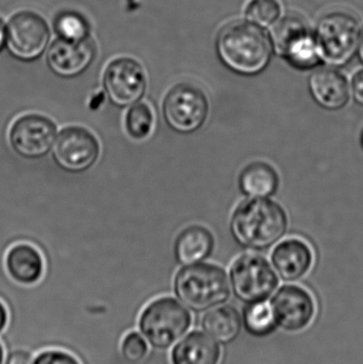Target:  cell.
I'll use <instances>...</instances> for the list:
<instances>
[{
    "label": "cell",
    "instance_id": "9c48e42d",
    "mask_svg": "<svg viewBox=\"0 0 363 364\" xmlns=\"http://www.w3.org/2000/svg\"><path fill=\"white\" fill-rule=\"evenodd\" d=\"M269 304L279 331L290 335L306 331L317 314V303L313 294L298 284L278 287Z\"/></svg>",
    "mask_w": 363,
    "mask_h": 364
},
{
    "label": "cell",
    "instance_id": "2e32d148",
    "mask_svg": "<svg viewBox=\"0 0 363 364\" xmlns=\"http://www.w3.org/2000/svg\"><path fill=\"white\" fill-rule=\"evenodd\" d=\"M309 90L315 102L330 111L347 106L351 95L350 83L345 75L330 68L315 70L311 75Z\"/></svg>",
    "mask_w": 363,
    "mask_h": 364
},
{
    "label": "cell",
    "instance_id": "7c38bea8",
    "mask_svg": "<svg viewBox=\"0 0 363 364\" xmlns=\"http://www.w3.org/2000/svg\"><path fill=\"white\" fill-rule=\"evenodd\" d=\"M57 136V126L49 117L31 113L15 119L9 132V142L19 157L36 160L51 151Z\"/></svg>",
    "mask_w": 363,
    "mask_h": 364
},
{
    "label": "cell",
    "instance_id": "f546056e",
    "mask_svg": "<svg viewBox=\"0 0 363 364\" xmlns=\"http://www.w3.org/2000/svg\"><path fill=\"white\" fill-rule=\"evenodd\" d=\"M9 322H10V311L6 303L0 299V336L8 328Z\"/></svg>",
    "mask_w": 363,
    "mask_h": 364
},
{
    "label": "cell",
    "instance_id": "6da1fadb",
    "mask_svg": "<svg viewBox=\"0 0 363 364\" xmlns=\"http://www.w3.org/2000/svg\"><path fill=\"white\" fill-rule=\"evenodd\" d=\"M217 50L221 61L232 72L251 76L269 65L273 45L261 27L249 21H237L220 31Z\"/></svg>",
    "mask_w": 363,
    "mask_h": 364
},
{
    "label": "cell",
    "instance_id": "4dcf8cb0",
    "mask_svg": "<svg viewBox=\"0 0 363 364\" xmlns=\"http://www.w3.org/2000/svg\"><path fill=\"white\" fill-rule=\"evenodd\" d=\"M6 26L4 25V23H2L1 19H0V50H1L2 47H4V43H6Z\"/></svg>",
    "mask_w": 363,
    "mask_h": 364
},
{
    "label": "cell",
    "instance_id": "d6986e66",
    "mask_svg": "<svg viewBox=\"0 0 363 364\" xmlns=\"http://www.w3.org/2000/svg\"><path fill=\"white\" fill-rule=\"evenodd\" d=\"M200 327L217 343L228 346L236 341L242 331L241 311L234 306L224 304L205 312L200 320Z\"/></svg>",
    "mask_w": 363,
    "mask_h": 364
},
{
    "label": "cell",
    "instance_id": "83f0119b",
    "mask_svg": "<svg viewBox=\"0 0 363 364\" xmlns=\"http://www.w3.org/2000/svg\"><path fill=\"white\" fill-rule=\"evenodd\" d=\"M33 354L27 350H6V359L4 364H32L33 363Z\"/></svg>",
    "mask_w": 363,
    "mask_h": 364
},
{
    "label": "cell",
    "instance_id": "277c9868",
    "mask_svg": "<svg viewBox=\"0 0 363 364\" xmlns=\"http://www.w3.org/2000/svg\"><path fill=\"white\" fill-rule=\"evenodd\" d=\"M193 324L191 311L172 296L153 299L142 310L138 327L153 350H168L183 339Z\"/></svg>",
    "mask_w": 363,
    "mask_h": 364
},
{
    "label": "cell",
    "instance_id": "8fae6325",
    "mask_svg": "<svg viewBox=\"0 0 363 364\" xmlns=\"http://www.w3.org/2000/svg\"><path fill=\"white\" fill-rule=\"evenodd\" d=\"M53 158L61 170L72 174L90 170L99 158L97 138L87 128L70 126L64 128L53 144Z\"/></svg>",
    "mask_w": 363,
    "mask_h": 364
},
{
    "label": "cell",
    "instance_id": "ba28073f",
    "mask_svg": "<svg viewBox=\"0 0 363 364\" xmlns=\"http://www.w3.org/2000/svg\"><path fill=\"white\" fill-rule=\"evenodd\" d=\"M271 41L275 51L294 68L309 70L321 62L315 33L300 17L288 16L279 21Z\"/></svg>",
    "mask_w": 363,
    "mask_h": 364
},
{
    "label": "cell",
    "instance_id": "f1b7e54d",
    "mask_svg": "<svg viewBox=\"0 0 363 364\" xmlns=\"http://www.w3.org/2000/svg\"><path fill=\"white\" fill-rule=\"evenodd\" d=\"M350 89L355 102L363 106V70L354 75Z\"/></svg>",
    "mask_w": 363,
    "mask_h": 364
},
{
    "label": "cell",
    "instance_id": "603a6c76",
    "mask_svg": "<svg viewBox=\"0 0 363 364\" xmlns=\"http://www.w3.org/2000/svg\"><path fill=\"white\" fill-rule=\"evenodd\" d=\"M155 125L153 109L146 102H136L130 107L125 117L128 136L134 140H145L151 136Z\"/></svg>",
    "mask_w": 363,
    "mask_h": 364
},
{
    "label": "cell",
    "instance_id": "7a4b0ae2",
    "mask_svg": "<svg viewBox=\"0 0 363 364\" xmlns=\"http://www.w3.org/2000/svg\"><path fill=\"white\" fill-rule=\"evenodd\" d=\"M288 228V215L276 201L251 198L241 203L230 222L236 241L245 247L264 250L278 242Z\"/></svg>",
    "mask_w": 363,
    "mask_h": 364
},
{
    "label": "cell",
    "instance_id": "9a60e30c",
    "mask_svg": "<svg viewBox=\"0 0 363 364\" xmlns=\"http://www.w3.org/2000/svg\"><path fill=\"white\" fill-rule=\"evenodd\" d=\"M313 250L304 240L289 237L273 250L271 264L285 282H296L308 275L313 269Z\"/></svg>",
    "mask_w": 363,
    "mask_h": 364
},
{
    "label": "cell",
    "instance_id": "7402d4cb",
    "mask_svg": "<svg viewBox=\"0 0 363 364\" xmlns=\"http://www.w3.org/2000/svg\"><path fill=\"white\" fill-rule=\"evenodd\" d=\"M241 316L245 333L255 339H266L278 331L269 301L243 306Z\"/></svg>",
    "mask_w": 363,
    "mask_h": 364
},
{
    "label": "cell",
    "instance_id": "836d02e7",
    "mask_svg": "<svg viewBox=\"0 0 363 364\" xmlns=\"http://www.w3.org/2000/svg\"><path fill=\"white\" fill-rule=\"evenodd\" d=\"M362 146H363V132H362Z\"/></svg>",
    "mask_w": 363,
    "mask_h": 364
},
{
    "label": "cell",
    "instance_id": "ac0fdd59",
    "mask_svg": "<svg viewBox=\"0 0 363 364\" xmlns=\"http://www.w3.org/2000/svg\"><path fill=\"white\" fill-rule=\"evenodd\" d=\"M222 356L221 344L202 331H193L173 346L170 361V364H220Z\"/></svg>",
    "mask_w": 363,
    "mask_h": 364
},
{
    "label": "cell",
    "instance_id": "484cf974",
    "mask_svg": "<svg viewBox=\"0 0 363 364\" xmlns=\"http://www.w3.org/2000/svg\"><path fill=\"white\" fill-rule=\"evenodd\" d=\"M121 355L128 363L138 364L145 360L149 353V344L139 331H130L121 342Z\"/></svg>",
    "mask_w": 363,
    "mask_h": 364
},
{
    "label": "cell",
    "instance_id": "d4e9b609",
    "mask_svg": "<svg viewBox=\"0 0 363 364\" xmlns=\"http://www.w3.org/2000/svg\"><path fill=\"white\" fill-rule=\"evenodd\" d=\"M55 31L67 41H82L89 38L90 27L85 17L76 12H63L55 21Z\"/></svg>",
    "mask_w": 363,
    "mask_h": 364
},
{
    "label": "cell",
    "instance_id": "8992f818",
    "mask_svg": "<svg viewBox=\"0 0 363 364\" xmlns=\"http://www.w3.org/2000/svg\"><path fill=\"white\" fill-rule=\"evenodd\" d=\"M230 289L241 303L268 301L279 286V277L273 265L257 254H244L230 267Z\"/></svg>",
    "mask_w": 363,
    "mask_h": 364
},
{
    "label": "cell",
    "instance_id": "cb8c5ba5",
    "mask_svg": "<svg viewBox=\"0 0 363 364\" xmlns=\"http://www.w3.org/2000/svg\"><path fill=\"white\" fill-rule=\"evenodd\" d=\"M281 12V0H249L244 9L247 21L259 27H269L277 23Z\"/></svg>",
    "mask_w": 363,
    "mask_h": 364
},
{
    "label": "cell",
    "instance_id": "e0dca14e",
    "mask_svg": "<svg viewBox=\"0 0 363 364\" xmlns=\"http://www.w3.org/2000/svg\"><path fill=\"white\" fill-rule=\"evenodd\" d=\"M4 267L11 279L21 286H33L42 279L44 258L40 250L30 243H17L6 252Z\"/></svg>",
    "mask_w": 363,
    "mask_h": 364
},
{
    "label": "cell",
    "instance_id": "3957f363",
    "mask_svg": "<svg viewBox=\"0 0 363 364\" xmlns=\"http://www.w3.org/2000/svg\"><path fill=\"white\" fill-rule=\"evenodd\" d=\"M174 293L181 304L196 314L227 304L232 297L227 273L219 265L209 263L179 269L175 276Z\"/></svg>",
    "mask_w": 363,
    "mask_h": 364
},
{
    "label": "cell",
    "instance_id": "5bb4252c",
    "mask_svg": "<svg viewBox=\"0 0 363 364\" xmlns=\"http://www.w3.org/2000/svg\"><path fill=\"white\" fill-rule=\"evenodd\" d=\"M96 55L93 41H67L60 38L49 47L47 64L53 74L62 78H74L89 68Z\"/></svg>",
    "mask_w": 363,
    "mask_h": 364
},
{
    "label": "cell",
    "instance_id": "5b68a950",
    "mask_svg": "<svg viewBox=\"0 0 363 364\" xmlns=\"http://www.w3.org/2000/svg\"><path fill=\"white\" fill-rule=\"evenodd\" d=\"M360 36L359 21L351 13L332 11L324 15L315 32L321 61L334 68L349 63L358 50Z\"/></svg>",
    "mask_w": 363,
    "mask_h": 364
},
{
    "label": "cell",
    "instance_id": "ffe728a7",
    "mask_svg": "<svg viewBox=\"0 0 363 364\" xmlns=\"http://www.w3.org/2000/svg\"><path fill=\"white\" fill-rule=\"evenodd\" d=\"M215 248V237L206 227L193 225L183 229L176 241L174 252L177 262L183 267L206 260Z\"/></svg>",
    "mask_w": 363,
    "mask_h": 364
},
{
    "label": "cell",
    "instance_id": "30bf717a",
    "mask_svg": "<svg viewBox=\"0 0 363 364\" xmlns=\"http://www.w3.org/2000/svg\"><path fill=\"white\" fill-rule=\"evenodd\" d=\"M102 85L111 104L117 108H128L144 96L147 89L146 73L136 59L117 58L107 65Z\"/></svg>",
    "mask_w": 363,
    "mask_h": 364
},
{
    "label": "cell",
    "instance_id": "52a82bcc",
    "mask_svg": "<svg viewBox=\"0 0 363 364\" xmlns=\"http://www.w3.org/2000/svg\"><path fill=\"white\" fill-rule=\"evenodd\" d=\"M162 114L173 132L179 134H194L204 126L208 117V98L196 85L178 83L164 97Z\"/></svg>",
    "mask_w": 363,
    "mask_h": 364
},
{
    "label": "cell",
    "instance_id": "4fadbf2b",
    "mask_svg": "<svg viewBox=\"0 0 363 364\" xmlns=\"http://www.w3.org/2000/svg\"><path fill=\"white\" fill-rule=\"evenodd\" d=\"M48 41V25L40 15L31 11L17 13L6 26V46L15 58L23 61L40 57Z\"/></svg>",
    "mask_w": 363,
    "mask_h": 364
},
{
    "label": "cell",
    "instance_id": "1f68e13d",
    "mask_svg": "<svg viewBox=\"0 0 363 364\" xmlns=\"http://www.w3.org/2000/svg\"><path fill=\"white\" fill-rule=\"evenodd\" d=\"M4 359H6V348L0 340V364L4 363Z\"/></svg>",
    "mask_w": 363,
    "mask_h": 364
},
{
    "label": "cell",
    "instance_id": "4316f807",
    "mask_svg": "<svg viewBox=\"0 0 363 364\" xmlns=\"http://www.w3.org/2000/svg\"><path fill=\"white\" fill-rule=\"evenodd\" d=\"M32 364H81L80 361L70 353L60 350H47L38 353Z\"/></svg>",
    "mask_w": 363,
    "mask_h": 364
},
{
    "label": "cell",
    "instance_id": "d6a6232c",
    "mask_svg": "<svg viewBox=\"0 0 363 364\" xmlns=\"http://www.w3.org/2000/svg\"><path fill=\"white\" fill-rule=\"evenodd\" d=\"M358 53H359L360 60L363 63V30L362 31V36H360L359 46H358Z\"/></svg>",
    "mask_w": 363,
    "mask_h": 364
},
{
    "label": "cell",
    "instance_id": "44dd1931",
    "mask_svg": "<svg viewBox=\"0 0 363 364\" xmlns=\"http://www.w3.org/2000/svg\"><path fill=\"white\" fill-rule=\"evenodd\" d=\"M240 188L251 198H268L279 186V177L275 168L266 162H254L241 173Z\"/></svg>",
    "mask_w": 363,
    "mask_h": 364
}]
</instances>
